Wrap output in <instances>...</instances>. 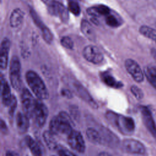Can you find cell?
I'll use <instances>...</instances> for the list:
<instances>
[{
  "mask_svg": "<svg viewBox=\"0 0 156 156\" xmlns=\"http://www.w3.org/2000/svg\"><path fill=\"white\" fill-rule=\"evenodd\" d=\"M24 12L19 8L14 9L10 16V25L12 27H17L20 26L24 20Z\"/></svg>",
  "mask_w": 156,
  "mask_h": 156,
  "instance_id": "obj_17",
  "label": "cell"
},
{
  "mask_svg": "<svg viewBox=\"0 0 156 156\" xmlns=\"http://www.w3.org/2000/svg\"><path fill=\"white\" fill-rule=\"evenodd\" d=\"M83 56L88 62L94 64H99L103 60V54L96 46L88 45L83 48Z\"/></svg>",
  "mask_w": 156,
  "mask_h": 156,
  "instance_id": "obj_7",
  "label": "cell"
},
{
  "mask_svg": "<svg viewBox=\"0 0 156 156\" xmlns=\"http://www.w3.org/2000/svg\"><path fill=\"white\" fill-rule=\"evenodd\" d=\"M30 15L32 16V18L33 19L35 24L38 26V27H39L40 29L44 26L45 25L43 23L42 21L40 20V17H38V15L37 14V13L35 12V10H34L32 9H30Z\"/></svg>",
  "mask_w": 156,
  "mask_h": 156,
  "instance_id": "obj_30",
  "label": "cell"
},
{
  "mask_svg": "<svg viewBox=\"0 0 156 156\" xmlns=\"http://www.w3.org/2000/svg\"><path fill=\"white\" fill-rule=\"evenodd\" d=\"M1 90L2 104L5 106H9L12 101V95L11 94L10 86L9 83L3 77L2 75L1 77Z\"/></svg>",
  "mask_w": 156,
  "mask_h": 156,
  "instance_id": "obj_14",
  "label": "cell"
},
{
  "mask_svg": "<svg viewBox=\"0 0 156 156\" xmlns=\"http://www.w3.org/2000/svg\"><path fill=\"white\" fill-rule=\"evenodd\" d=\"M98 156H112L110 154L108 153V152H100Z\"/></svg>",
  "mask_w": 156,
  "mask_h": 156,
  "instance_id": "obj_38",
  "label": "cell"
},
{
  "mask_svg": "<svg viewBox=\"0 0 156 156\" xmlns=\"http://www.w3.org/2000/svg\"><path fill=\"white\" fill-rule=\"evenodd\" d=\"M1 129L2 132H6V130H7V126L2 119H1Z\"/></svg>",
  "mask_w": 156,
  "mask_h": 156,
  "instance_id": "obj_35",
  "label": "cell"
},
{
  "mask_svg": "<svg viewBox=\"0 0 156 156\" xmlns=\"http://www.w3.org/2000/svg\"><path fill=\"white\" fill-rule=\"evenodd\" d=\"M55 135L50 130L45 131L43 135V140H44L46 146L51 150H55L58 148Z\"/></svg>",
  "mask_w": 156,
  "mask_h": 156,
  "instance_id": "obj_20",
  "label": "cell"
},
{
  "mask_svg": "<svg viewBox=\"0 0 156 156\" xmlns=\"http://www.w3.org/2000/svg\"><path fill=\"white\" fill-rule=\"evenodd\" d=\"M46 5H48V7H49L51 5L53 4L54 2V0H41Z\"/></svg>",
  "mask_w": 156,
  "mask_h": 156,
  "instance_id": "obj_37",
  "label": "cell"
},
{
  "mask_svg": "<svg viewBox=\"0 0 156 156\" xmlns=\"http://www.w3.org/2000/svg\"><path fill=\"white\" fill-rule=\"evenodd\" d=\"M16 124L18 132L21 133L26 132L29 127V117L21 112H18L16 116Z\"/></svg>",
  "mask_w": 156,
  "mask_h": 156,
  "instance_id": "obj_16",
  "label": "cell"
},
{
  "mask_svg": "<svg viewBox=\"0 0 156 156\" xmlns=\"http://www.w3.org/2000/svg\"><path fill=\"white\" fill-rule=\"evenodd\" d=\"M122 147L127 152L135 154H143L145 152L144 146L135 139H126L122 142Z\"/></svg>",
  "mask_w": 156,
  "mask_h": 156,
  "instance_id": "obj_10",
  "label": "cell"
},
{
  "mask_svg": "<svg viewBox=\"0 0 156 156\" xmlns=\"http://www.w3.org/2000/svg\"><path fill=\"white\" fill-rule=\"evenodd\" d=\"M21 99L24 113L29 118H32L37 100L27 88H24L22 90Z\"/></svg>",
  "mask_w": 156,
  "mask_h": 156,
  "instance_id": "obj_5",
  "label": "cell"
},
{
  "mask_svg": "<svg viewBox=\"0 0 156 156\" xmlns=\"http://www.w3.org/2000/svg\"><path fill=\"white\" fill-rule=\"evenodd\" d=\"M58 149V154L59 156H76L73 153H72L71 151H68L66 148L63 147H59Z\"/></svg>",
  "mask_w": 156,
  "mask_h": 156,
  "instance_id": "obj_33",
  "label": "cell"
},
{
  "mask_svg": "<svg viewBox=\"0 0 156 156\" xmlns=\"http://www.w3.org/2000/svg\"><path fill=\"white\" fill-rule=\"evenodd\" d=\"M76 87L77 93L82 97V98H83L85 101L88 102L93 108H96L97 107L96 103L93 101V99L91 98L88 93L87 91L85 89H84L83 87H82L80 85H77Z\"/></svg>",
  "mask_w": 156,
  "mask_h": 156,
  "instance_id": "obj_24",
  "label": "cell"
},
{
  "mask_svg": "<svg viewBox=\"0 0 156 156\" xmlns=\"http://www.w3.org/2000/svg\"><path fill=\"white\" fill-rule=\"evenodd\" d=\"M152 55H153L154 58V59L155 60V61H156V51H155V50L152 51Z\"/></svg>",
  "mask_w": 156,
  "mask_h": 156,
  "instance_id": "obj_39",
  "label": "cell"
},
{
  "mask_svg": "<svg viewBox=\"0 0 156 156\" xmlns=\"http://www.w3.org/2000/svg\"><path fill=\"white\" fill-rule=\"evenodd\" d=\"M102 79L103 82L109 87L113 88H119L122 86V83L118 82L115 77L108 72H105L102 74Z\"/></svg>",
  "mask_w": 156,
  "mask_h": 156,
  "instance_id": "obj_22",
  "label": "cell"
},
{
  "mask_svg": "<svg viewBox=\"0 0 156 156\" xmlns=\"http://www.w3.org/2000/svg\"><path fill=\"white\" fill-rule=\"evenodd\" d=\"M86 135L88 139L94 144H100L102 143V139L100 133L94 128L89 127L86 130Z\"/></svg>",
  "mask_w": 156,
  "mask_h": 156,
  "instance_id": "obj_23",
  "label": "cell"
},
{
  "mask_svg": "<svg viewBox=\"0 0 156 156\" xmlns=\"http://www.w3.org/2000/svg\"><path fill=\"white\" fill-rule=\"evenodd\" d=\"M10 48V42L8 38H4L1 45V58L0 66L2 69H5L8 64L9 52Z\"/></svg>",
  "mask_w": 156,
  "mask_h": 156,
  "instance_id": "obj_13",
  "label": "cell"
},
{
  "mask_svg": "<svg viewBox=\"0 0 156 156\" xmlns=\"http://www.w3.org/2000/svg\"><path fill=\"white\" fill-rule=\"evenodd\" d=\"M80 29L82 34L89 40L94 41L96 39V34L91 25L88 21L82 20L80 23Z\"/></svg>",
  "mask_w": 156,
  "mask_h": 156,
  "instance_id": "obj_18",
  "label": "cell"
},
{
  "mask_svg": "<svg viewBox=\"0 0 156 156\" xmlns=\"http://www.w3.org/2000/svg\"><path fill=\"white\" fill-rule=\"evenodd\" d=\"M40 30L41 31L43 38L44 40V41L48 44L51 43L53 40V35L49 30V29H48L46 26H44Z\"/></svg>",
  "mask_w": 156,
  "mask_h": 156,
  "instance_id": "obj_27",
  "label": "cell"
},
{
  "mask_svg": "<svg viewBox=\"0 0 156 156\" xmlns=\"http://www.w3.org/2000/svg\"><path fill=\"white\" fill-rule=\"evenodd\" d=\"M105 23L108 26L113 27H116L120 25L118 19L112 14H109L105 16Z\"/></svg>",
  "mask_w": 156,
  "mask_h": 156,
  "instance_id": "obj_28",
  "label": "cell"
},
{
  "mask_svg": "<svg viewBox=\"0 0 156 156\" xmlns=\"http://www.w3.org/2000/svg\"><path fill=\"white\" fill-rule=\"evenodd\" d=\"M125 67L127 72L136 82H141L144 79V73L140 65L135 60L128 58L125 61Z\"/></svg>",
  "mask_w": 156,
  "mask_h": 156,
  "instance_id": "obj_9",
  "label": "cell"
},
{
  "mask_svg": "<svg viewBox=\"0 0 156 156\" xmlns=\"http://www.w3.org/2000/svg\"><path fill=\"white\" fill-rule=\"evenodd\" d=\"M6 156H19V155L16 152H15L14 151H9L7 152Z\"/></svg>",
  "mask_w": 156,
  "mask_h": 156,
  "instance_id": "obj_36",
  "label": "cell"
},
{
  "mask_svg": "<svg viewBox=\"0 0 156 156\" xmlns=\"http://www.w3.org/2000/svg\"><path fill=\"white\" fill-rule=\"evenodd\" d=\"M130 91L133 94V96L137 99H141L143 98V96H144L143 92L139 87L135 85H133L130 87Z\"/></svg>",
  "mask_w": 156,
  "mask_h": 156,
  "instance_id": "obj_31",
  "label": "cell"
},
{
  "mask_svg": "<svg viewBox=\"0 0 156 156\" xmlns=\"http://www.w3.org/2000/svg\"><path fill=\"white\" fill-rule=\"evenodd\" d=\"M140 33L144 37L156 42V30L149 26H142L139 29Z\"/></svg>",
  "mask_w": 156,
  "mask_h": 156,
  "instance_id": "obj_25",
  "label": "cell"
},
{
  "mask_svg": "<svg viewBox=\"0 0 156 156\" xmlns=\"http://www.w3.org/2000/svg\"><path fill=\"white\" fill-rule=\"evenodd\" d=\"M68 143L70 147L74 151L79 153L84 152L85 150V143L80 132L73 130L68 136Z\"/></svg>",
  "mask_w": 156,
  "mask_h": 156,
  "instance_id": "obj_6",
  "label": "cell"
},
{
  "mask_svg": "<svg viewBox=\"0 0 156 156\" xmlns=\"http://www.w3.org/2000/svg\"><path fill=\"white\" fill-rule=\"evenodd\" d=\"M141 113L144 126L152 135L156 136V125L151 112L147 107H141Z\"/></svg>",
  "mask_w": 156,
  "mask_h": 156,
  "instance_id": "obj_12",
  "label": "cell"
},
{
  "mask_svg": "<svg viewBox=\"0 0 156 156\" xmlns=\"http://www.w3.org/2000/svg\"><path fill=\"white\" fill-rule=\"evenodd\" d=\"M72 124L71 119L68 114L65 112H61L51 120L49 130L55 135H66L68 136L73 130Z\"/></svg>",
  "mask_w": 156,
  "mask_h": 156,
  "instance_id": "obj_1",
  "label": "cell"
},
{
  "mask_svg": "<svg viewBox=\"0 0 156 156\" xmlns=\"http://www.w3.org/2000/svg\"><path fill=\"white\" fill-rule=\"evenodd\" d=\"M9 114L11 118L13 117L14 115V112L16 110V106H17V100L15 96L12 95V101L10 102V104H9Z\"/></svg>",
  "mask_w": 156,
  "mask_h": 156,
  "instance_id": "obj_32",
  "label": "cell"
},
{
  "mask_svg": "<svg viewBox=\"0 0 156 156\" xmlns=\"http://www.w3.org/2000/svg\"><path fill=\"white\" fill-rule=\"evenodd\" d=\"M68 10L74 15H79L80 13V7L77 0H68Z\"/></svg>",
  "mask_w": 156,
  "mask_h": 156,
  "instance_id": "obj_26",
  "label": "cell"
},
{
  "mask_svg": "<svg viewBox=\"0 0 156 156\" xmlns=\"http://www.w3.org/2000/svg\"><path fill=\"white\" fill-rule=\"evenodd\" d=\"M48 9L51 14L58 16L63 22L68 21L69 19V10L60 2L54 1L52 5L48 7Z\"/></svg>",
  "mask_w": 156,
  "mask_h": 156,
  "instance_id": "obj_11",
  "label": "cell"
},
{
  "mask_svg": "<svg viewBox=\"0 0 156 156\" xmlns=\"http://www.w3.org/2000/svg\"><path fill=\"white\" fill-rule=\"evenodd\" d=\"M87 13L91 17L98 18L99 16H107L110 14V8L105 5L100 4L87 9Z\"/></svg>",
  "mask_w": 156,
  "mask_h": 156,
  "instance_id": "obj_15",
  "label": "cell"
},
{
  "mask_svg": "<svg viewBox=\"0 0 156 156\" xmlns=\"http://www.w3.org/2000/svg\"><path fill=\"white\" fill-rule=\"evenodd\" d=\"M25 142L30 150L31 153L34 156H41L42 150L39 144L34 140L30 136H26L25 138Z\"/></svg>",
  "mask_w": 156,
  "mask_h": 156,
  "instance_id": "obj_19",
  "label": "cell"
},
{
  "mask_svg": "<svg viewBox=\"0 0 156 156\" xmlns=\"http://www.w3.org/2000/svg\"><path fill=\"white\" fill-rule=\"evenodd\" d=\"M62 94L63 96L66 97L68 98H71L72 97V94H71V91L67 89H63L62 90Z\"/></svg>",
  "mask_w": 156,
  "mask_h": 156,
  "instance_id": "obj_34",
  "label": "cell"
},
{
  "mask_svg": "<svg viewBox=\"0 0 156 156\" xmlns=\"http://www.w3.org/2000/svg\"><path fill=\"white\" fill-rule=\"evenodd\" d=\"M26 80L32 91L39 99H46L49 97L48 89L40 76L34 71H28Z\"/></svg>",
  "mask_w": 156,
  "mask_h": 156,
  "instance_id": "obj_2",
  "label": "cell"
},
{
  "mask_svg": "<svg viewBox=\"0 0 156 156\" xmlns=\"http://www.w3.org/2000/svg\"><path fill=\"white\" fill-rule=\"evenodd\" d=\"M60 43L63 47L67 49H71L73 48V46H74L73 41L69 37H67V36L63 37L60 40Z\"/></svg>",
  "mask_w": 156,
  "mask_h": 156,
  "instance_id": "obj_29",
  "label": "cell"
},
{
  "mask_svg": "<svg viewBox=\"0 0 156 156\" xmlns=\"http://www.w3.org/2000/svg\"><path fill=\"white\" fill-rule=\"evenodd\" d=\"M21 67L18 57L14 55L10 61V80L12 86L17 91L21 90L22 85Z\"/></svg>",
  "mask_w": 156,
  "mask_h": 156,
  "instance_id": "obj_4",
  "label": "cell"
},
{
  "mask_svg": "<svg viewBox=\"0 0 156 156\" xmlns=\"http://www.w3.org/2000/svg\"><path fill=\"white\" fill-rule=\"evenodd\" d=\"M144 74L149 83L156 89V68L154 66H147L145 68Z\"/></svg>",
  "mask_w": 156,
  "mask_h": 156,
  "instance_id": "obj_21",
  "label": "cell"
},
{
  "mask_svg": "<svg viewBox=\"0 0 156 156\" xmlns=\"http://www.w3.org/2000/svg\"><path fill=\"white\" fill-rule=\"evenodd\" d=\"M48 116V108L43 102L37 100L33 115V118H34L36 125L39 127H41L45 124Z\"/></svg>",
  "mask_w": 156,
  "mask_h": 156,
  "instance_id": "obj_8",
  "label": "cell"
},
{
  "mask_svg": "<svg viewBox=\"0 0 156 156\" xmlns=\"http://www.w3.org/2000/svg\"><path fill=\"white\" fill-rule=\"evenodd\" d=\"M107 118L124 134L130 135L135 130V122L130 117L121 116L113 112H108L107 113Z\"/></svg>",
  "mask_w": 156,
  "mask_h": 156,
  "instance_id": "obj_3",
  "label": "cell"
}]
</instances>
